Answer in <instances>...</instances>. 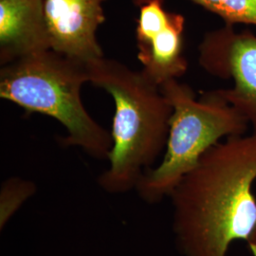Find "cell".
Listing matches in <instances>:
<instances>
[{"label":"cell","instance_id":"obj_1","mask_svg":"<svg viewBox=\"0 0 256 256\" xmlns=\"http://www.w3.org/2000/svg\"><path fill=\"white\" fill-rule=\"evenodd\" d=\"M256 133L221 140L170 194L174 244L182 256H227L256 228Z\"/></svg>","mask_w":256,"mask_h":256},{"label":"cell","instance_id":"obj_2","mask_svg":"<svg viewBox=\"0 0 256 256\" xmlns=\"http://www.w3.org/2000/svg\"><path fill=\"white\" fill-rule=\"evenodd\" d=\"M86 68L90 82L110 93L115 104L110 167L98 184L112 194L136 190L164 153L173 108L160 86L142 70L104 56L86 63Z\"/></svg>","mask_w":256,"mask_h":256},{"label":"cell","instance_id":"obj_3","mask_svg":"<svg viewBox=\"0 0 256 256\" xmlns=\"http://www.w3.org/2000/svg\"><path fill=\"white\" fill-rule=\"evenodd\" d=\"M90 82L86 64L48 50L1 66L0 97L28 112L58 120L64 147H80L95 160H108L113 140L86 110L81 90Z\"/></svg>","mask_w":256,"mask_h":256},{"label":"cell","instance_id":"obj_4","mask_svg":"<svg viewBox=\"0 0 256 256\" xmlns=\"http://www.w3.org/2000/svg\"><path fill=\"white\" fill-rule=\"evenodd\" d=\"M173 112L162 162L146 171L136 191L147 204H158L174 190L202 156L223 138L246 134V119L214 92L198 100L192 88L178 79L160 86Z\"/></svg>","mask_w":256,"mask_h":256},{"label":"cell","instance_id":"obj_5","mask_svg":"<svg viewBox=\"0 0 256 256\" xmlns=\"http://www.w3.org/2000/svg\"><path fill=\"white\" fill-rule=\"evenodd\" d=\"M198 62L208 74L232 80L228 88L214 90L246 119L256 133V34L234 25L207 32L198 46Z\"/></svg>","mask_w":256,"mask_h":256},{"label":"cell","instance_id":"obj_6","mask_svg":"<svg viewBox=\"0 0 256 256\" xmlns=\"http://www.w3.org/2000/svg\"><path fill=\"white\" fill-rule=\"evenodd\" d=\"M106 0H44L50 48L82 63L104 57L97 32Z\"/></svg>","mask_w":256,"mask_h":256},{"label":"cell","instance_id":"obj_7","mask_svg":"<svg viewBox=\"0 0 256 256\" xmlns=\"http://www.w3.org/2000/svg\"><path fill=\"white\" fill-rule=\"evenodd\" d=\"M50 48L44 0H0V64Z\"/></svg>","mask_w":256,"mask_h":256},{"label":"cell","instance_id":"obj_8","mask_svg":"<svg viewBox=\"0 0 256 256\" xmlns=\"http://www.w3.org/2000/svg\"><path fill=\"white\" fill-rule=\"evenodd\" d=\"M185 18L171 12L167 25L150 36L137 40L138 59L142 74L158 86L186 74L188 62L182 54Z\"/></svg>","mask_w":256,"mask_h":256},{"label":"cell","instance_id":"obj_9","mask_svg":"<svg viewBox=\"0 0 256 256\" xmlns=\"http://www.w3.org/2000/svg\"><path fill=\"white\" fill-rule=\"evenodd\" d=\"M147 0H132L140 7ZM218 16L225 24L256 26V0H190Z\"/></svg>","mask_w":256,"mask_h":256},{"label":"cell","instance_id":"obj_10","mask_svg":"<svg viewBox=\"0 0 256 256\" xmlns=\"http://www.w3.org/2000/svg\"><path fill=\"white\" fill-rule=\"evenodd\" d=\"M34 182L18 176L4 180L0 189V230L4 229L10 218L18 212L24 203L36 192Z\"/></svg>","mask_w":256,"mask_h":256},{"label":"cell","instance_id":"obj_11","mask_svg":"<svg viewBox=\"0 0 256 256\" xmlns=\"http://www.w3.org/2000/svg\"><path fill=\"white\" fill-rule=\"evenodd\" d=\"M252 256H256V228L247 244Z\"/></svg>","mask_w":256,"mask_h":256}]
</instances>
